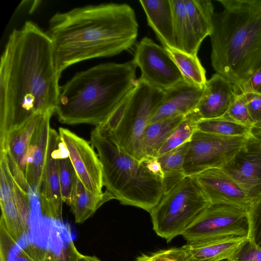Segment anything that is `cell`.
Instances as JSON below:
<instances>
[{
  "label": "cell",
  "instance_id": "14",
  "mask_svg": "<svg viewBox=\"0 0 261 261\" xmlns=\"http://www.w3.org/2000/svg\"><path fill=\"white\" fill-rule=\"evenodd\" d=\"M61 142L59 133L51 128L49 154L39 191L42 214L47 218L58 221L62 220L63 202L57 154Z\"/></svg>",
  "mask_w": 261,
  "mask_h": 261
},
{
  "label": "cell",
  "instance_id": "22",
  "mask_svg": "<svg viewBox=\"0 0 261 261\" xmlns=\"http://www.w3.org/2000/svg\"><path fill=\"white\" fill-rule=\"evenodd\" d=\"M114 199L106 190L96 194L88 190L77 177L73 196L69 205L74 216L75 222L81 223L92 216L106 202Z\"/></svg>",
  "mask_w": 261,
  "mask_h": 261
},
{
  "label": "cell",
  "instance_id": "40",
  "mask_svg": "<svg viewBox=\"0 0 261 261\" xmlns=\"http://www.w3.org/2000/svg\"><path fill=\"white\" fill-rule=\"evenodd\" d=\"M76 261H100L95 256L85 255L80 253Z\"/></svg>",
  "mask_w": 261,
  "mask_h": 261
},
{
  "label": "cell",
  "instance_id": "39",
  "mask_svg": "<svg viewBox=\"0 0 261 261\" xmlns=\"http://www.w3.org/2000/svg\"><path fill=\"white\" fill-rule=\"evenodd\" d=\"M142 161L145 164L148 169L162 181L163 173L157 158L147 157Z\"/></svg>",
  "mask_w": 261,
  "mask_h": 261
},
{
  "label": "cell",
  "instance_id": "32",
  "mask_svg": "<svg viewBox=\"0 0 261 261\" xmlns=\"http://www.w3.org/2000/svg\"><path fill=\"white\" fill-rule=\"evenodd\" d=\"M222 117L248 127H254L243 93L238 94Z\"/></svg>",
  "mask_w": 261,
  "mask_h": 261
},
{
  "label": "cell",
  "instance_id": "15",
  "mask_svg": "<svg viewBox=\"0 0 261 261\" xmlns=\"http://www.w3.org/2000/svg\"><path fill=\"white\" fill-rule=\"evenodd\" d=\"M238 94L234 85L216 73L207 80L201 97L192 113L197 121L222 117Z\"/></svg>",
  "mask_w": 261,
  "mask_h": 261
},
{
  "label": "cell",
  "instance_id": "10",
  "mask_svg": "<svg viewBox=\"0 0 261 261\" xmlns=\"http://www.w3.org/2000/svg\"><path fill=\"white\" fill-rule=\"evenodd\" d=\"M141 70L139 80L164 91L184 80L167 49L147 37L137 44L134 58Z\"/></svg>",
  "mask_w": 261,
  "mask_h": 261
},
{
  "label": "cell",
  "instance_id": "12",
  "mask_svg": "<svg viewBox=\"0 0 261 261\" xmlns=\"http://www.w3.org/2000/svg\"><path fill=\"white\" fill-rule=\"evenodd\" d=\"M222 168L253 200L261 194V141L252 135Z\"/></svg>",
  "mask_w": 261,
  "mask_h": 261
},
{
  "label": "cell",
  "instance_id": "31",
  "mask_svg": "<svg viewBox=\"0 0 261 261\" xmlns=\"http://www.w3.org/2000/svg\"><path fill=\"white\" fill-rule=\"evenodd\" d=\"M55 243L53 245L51 240L48 238V246L45 248V261H76L80 252L76 248L70 236L66 238L62 237V233L58 232V245L56 231H52Z\"/></svg>",
  "mask_w": 261,
  "mask_h": 261
},
{
  "label": "cell",
  "instance_id": "25",
  "mask_svg": "<svg viewBox=\"0 0 261 261\" xmlns=\"http://www.w3.org/2000/svg\"><path fill=\"white\" fill-rule=\"evenodd\" d=\"M185 116L173 117L147 125L143 137L146 158H157L159 150Z\"/></svg>",
  "mask_w": 261,
  "mask_h": 261
},
{
  "label": "cell",
  "instance_id": "18",
  "mask_svg": "<svg viewBox=\"0 0 261 261\" xmlns=\"http://www.w3.org/2000/svg\"><path fill=\"white\" fill-rule=\"evenodd\" d=\"M45 113L36 114L24 123L9 132L4 141L0 143V153L8 154L20 169L25 177L29 149Z\"/></svg>",
  "mask_w": 261,
  "mask_h": 261
},
{
  "label": "cell",
  "instance_id": "29",
  "mask_svg": "<svg viewBox=\"0 0 261 261\" xmlns=\"http://www.w3.org/2000/svg\"><path fill=\"white\" fill-rule=\"evenodd\" d=\"M198 130L228 137H249L252 128L226 119L223 117L203 119L196 122Z\"/></svg>",
  "mask_w": 261,
  "mask_h": 261
},
{
  "label": "cell",
  "instance_id": "42",
  "mask_svg": "<svg viewBox=\"0 0 261 261\" xmlns=\"http://www.w3.org/2000/svg\"><path fill=\"white\" fill-rule=\"evenodd\" d=\"M137 261H156L150 257V256L143 254L137 258Z\"/></svg>",
  "mask_w": 261,
  "mask_h": 261
},
{
  "label": "cell",
  "instance_id": "27",
  "mask_svg": "<svg viewBox=\"0 0 261 261\" xmlns=\"http://www.w3.org/2000/svg\"><path fill=\"white\" fill-rule=\"evenodd\" d=\"M0 204L2 211L1 219L9 234L17 243L30 228L31 212L18 206L13 198Z\"/></svg>",
  "mask_w": 261,
  "mask_h": 261
},
{
  "label": "cell",
  "instance_id": "28",
  "mask_svg": "<svg viewBox=\"0 0 261 261\" xmlns=\"http://www.w3.org/2000/svg\"><path fill=\"white\" fill-rule=\"evenodd\" d=\"M57 154L62 198L63 202L69 206L78 176L70 159L68 151L62 141L57 148Z\"/></svg>",
  "mask_w": 261,
  "mask_h": 261
},
{
  "label": "cell",
  "instance_id": "1",
  "mask_svg": "<svg viewBox=\"0 0 261 261\" xmlns=\"http://www.w3.org/2000/svg\"><path fill=\"white\" fill-rule=\"evenodd\" d=\"M0 65L1 143L36 114L55 112L61 73L50 38L31 21L11 32Z\"/></svg>",
  "mask_w": 261,
  "mask_h": 261
},
{
  "label": "cell",
  "instance_id": "20",
  "mask_svg": "<svg viewBox=\"0 0 261 261\" xmlns=\"http://www.w3.org/2000/svg\"><path fill=\"white\" fill-rule=\"evenodd\" d=\"M173 17L176 48L196 55L201 42L198 39L188 16L184 0H170Z\"/></svg>",
  "mask_w": 261,
  "mask_h": 261
},
{
  "label": "cell",
  "instance_id": "2",
  "mask_svg": "<svg viewBox=\"0 0 261 261\" xmlns=\"http://www.w3.org/2000/svg\"><path fill=\"white\" fill-rule=\"evenodd\" d=\"M60 73L68 67L91 59L111 57L136 42L138 23L126 4H101L57 12L46 32Z\"/></svg>",
  "mask_w": 261,
  "mask_h": 261
},
{
  "label": "cell",
  "instance_id": "3",
  "mask_svg": "<svg viewBox=\"0 0 261 261\" xmlns=\"http://www.w3.org/2000/svg\"><path fill=\"white\" fill-rule=\"evenodd\" d=\"M210 35L211 64L237 93L261 64V0H218Z\"/></svg>",
  "mask_w": 261,
  "mask_h": 261
},
{
  "label": "cell",
  "instance_id": "8",
  "mask_svg": "<svg viewBox=\"0 0 261 261\" xmlns=\"http://www.w3.org/2000/svg\"><path fill=\"white\" fill-rule=\"evenodd\" d=\"M247 210L230 204H211L182 234L187 243L228 241L247 238Z\"/></svg>",
  "mask_w": 261,
  "mask_h": 261
},
{
  "label": "cell",
  "instance_id": "24",
  "mask_svg": "<svg viewBox=\"0 0 261 261\" xmlns=\"http://www.w3.org/2000/svg\"><path fill=\"white\" fill-rule=\"evenodd\" d=\"M184 3L195 35L202 42L213 31L214 6L209 0H184Z\"/></svg>",
  "mask_w": 261,
  "mask_h": 261
},
{
  "label": "cell",
  "instance_id": "7",
  "mask_svg": "<svg viewBox=\"0 0 261 261\" xmlns=\"http://www.w3.org/2000/svg\"><path fill=\"white\" fill-rule=\"evenodd\" d=\"M193 176H187L150 213L153 229L170 242L190 227L211 204Z\"/></svg>",
  "mask_w": 261,
  "mask_h": 261
},
{
  "label": "cell",
  "instance_id": "17",
  "mask_svg": "<svg viewBox=\"0 0 261 261\" xmlns=\"http://www.w3.org/2000/svg\"><path fill=\"white\" fill-rule=\"evenodd\" d=\"M54 111L46 113L35 132L27 154L25 177L31 190L39 191L50 147V120Z\"/></svg>",
  "mask_w": 261,
  "mask_h": 261
},
{
  "label": "cell",
  "instance_id": "9",
  "mask_svg": "<svg viewBox=\"0 0 261 261\" xmlns=\"http://www.w3.org/2000/svg\"><path fill=\"white\" fill-rule=\"evenodd\" d=\"M248 138L224 137L197 129L189 141L185 158L183 168L186 176L223 167L241 148Z\"/></svg>",
  "mask_w": 261,
  "mask_h": 261
},
{
  "label": "cell",
  "instance_id": "30",
  "mask_svg": "<svg viewBox=\"0 0 261 261\" xmlns=\"http://www.w3.org/2000/svg\"><path fill=\"white\" fill-rule=\"evenodd\" d=\"M196 122L192 112L186 115L161 147L157 157L189 142L197 129Z\"/></svg>",
  "mask_w": 261,
  "mask_h": 261
},
{
  "label": "cell",
  "instance_id": "34",
  "mask_svg": "<svg viewBox=\"0 0 261 261\" xmlns=\"http://www.w3.org/2000/svg\"><path fill=\"white\" fill-rule=\"evenodd\" d=\"M228 261H261V247L248 237L245 238Z\"/></svg>",
  "mask_w": 261,
  "mask_h": 261
},
{
  "label": "cell",
  "instance_id": "26",
  "mask_svg": "<svg viewBox=\"0 0 261 261\" xmlns=\"http://www.w3.org/2000/svg\"><path fill=\"white\" fill-rule=\"evenodd\" d=\"M176 63L184 80L189 84L204 87L207 81L205 70L197 55H191L176 48L165 47Z\"/></svg>",
  "mask_w": 261,
  "mask_h": 261
},
{
  "label": "cell",
  "instance_id": "21",
  "mask_svg": "<svg viewBox=\"0 0 261 261\" xmlns=\"http://www.w3.org/2000/svg\"><path fill=\"white\" fill-rule=\"evenodd\" d=\"M244 239L194 242L183 246L191 261H220L228 260Z\"/></svg>",
  "mask_w": 261,
  "mask_h": 261
},
{
  "label": "cell",
  "instance_id": "13",
  "mask_svg": "<svg viewBox=\"0 0 261 261\" xmlns=\"http://www.w3.org/2000/svg\"><path fill=\"white\" fill-rule=\"evenodd\" d=\"M212 204L238 206L248 211L252 200L222 168H213L195 175Z\"/></svg>",
  "mask_w": 261,
  "mask_h": 261
},
{
  "label": "cell",
  "instance_id": "33",
  "mask_svg": "<svg viewBox=\"0 0 261 261\" xmlns=\"http://www.w3.org/2000/svg\"><path fill=\"white\" fill-rule=\"evenodd\" d=\"M247 212L249 221L248 238L261 247V194L252 200Z\"/></svg>",
  "mask_w": 261,
  "mask_h": 261
},
{
  "label": "cell",
  "instance_id": "16",
  "mask_svg": "<svg viewBox=\"0 0 261 261\" xmlns=\"http://www.w3.org/2000/svg\"><path fill=\"white\" fill-rule=\"evenodd\" d=\"M204 87L186 82L178 83L165 91L163 99L149 123L179 116H186L197 106Z\"/></svg>",
  "mask_w": 261,
  "mask_h": 261
},
{
  "label": "cell",
  "instance_id": "35",
  "mask_svg": "<svg viewBox=\"0 0 261 261\" xmlns=\"http://www.w3.org/2000/svg\"><path fill=\"white\" fill-rule=\"evenodd\" d=\"M0 203H3L13 198L14 189V181L4 155H0Z\"/></svg>",
  "mask_w": 261,
  "mask_h": 261
},
{
  "label": "cell",
  "instance_id": "5",
  "mask_svg": "<svg viewBox=\"0 0 261 261\" xmlns=\"http://www.w3.org/2000/svg\"><path fill=\"white\" fill-rule=\"evenodd\" d=\"M90 143L97 151L106 191L121 204L150 213L164 194L161 179L142 161L95 129L91 133Z\"/></svg>",
  "mask_w": 261,
  "mask_h": 261
},
{
  "label": "cell",
  "instance_id": "41",
  "mask_svg": "<svg viewBox=\"0 0 261 261\" xmlns=\"http://www.w3.org/2000/svg\"><path fill=\"white\" fill-rule=\"evenodd\" d=\"M251 134L253 136L261 141V127H252Z\"/></svg>",
  "mask_w": 261,
  "mask_h": 261
},
{
  "label": "cell",
  "instance_id": "36",
  "mask_svg": "<svg viewBox=\"0 0 261 261\" xmlns=\"http://www.w3.org/2000/svg\"><path fill=\"white\" fill-rule=\"evenodd\" d=\"M150 257L156 261H191L184 246L160 250Z\"/></svg>",
  "mask_w": 261,
  "mask_h": 261
},
{
  "label": "cell",
  "instance_id": "43",
  "mask_svg": "<svg viewBox=\"0 0 261 261\" xmlns=\"http://www.w3.org/2000/svg\"><path fill=\"white\" fill-rule=\"evenodd\" d=\"M220 261H228L227 259H225V260H220Z\"/></svg>",
  "mask_w": 261,
  "mask_h": 261
},
{
  "label": "cell",
  "instance_id": "19",
  "mask_svg": "<svg viewBox=\"0 0 261 261\" xmlns=\"http://www.w3.org/2000/svg\"><path fill=\"white\" fill-rule=\"evenodd\" d=\"M148 25L164 47L176 48L170 0H140Z\"/></svg>",
  "mask_w": 261,
  "mask_h": 261
},
{
  "label": "cell",
  "instance_id": "37",
  "mask_svg": "<svg viewBox=\"0 0 261 261\" xmlns=\"http://www.w3.org/2000/svg\"><path fill=\"white\" fill-rule=\"evenodd\" d=\"M249 113L253 123V127H261V93L245 92Z\"/></svg>",
  "mask_w": 261,
  "mask_h": 261
},
{
  "label": "cell",
  "instance_id": "38",
  "mask_svg": "<svg viewBox=\"0 0 261 261\" xmlns=\"http://www.w3.org/2000/svg\"><path fill=\"white\" fill-rule=\"evenodd\" d=\"M245 92L261 93V64L239 90V94Z\"/></svg>",
  "mask_w": 261,
  "mask_h": 261
},
{
  "label": "cell",
  "instance_id": "11",
  "mask_svg": "<svg viewBox=\"0 0 261 261\" xmlns=\"http://www.w3.org/2000/svg\"><path fill=\"white\" fill-rule=\"evenodd\" d=\"M59 134L82 182L93 193L102 194L104 186L102 167L93 147L86 140L67 128L60 127Z\"/></svg>",
  "mask_w": 261,
  "mask_h": 261
},
{
  "label": "cell",
  "instance_id": "6",
  "mask_svg": "<svg viewBox=\"0 0 261 261\" xmlns=\"http://www.w3.org/2000/svg\"><path fill=\"white\" fill-rule=\"evenodd\" d=\"M165 92L138 79L125 100L95 128L140 161L146 158L143 146L145 128L161 103Z\"/></svg>",
  "mask_w": 261,
  "mask_h": 261
},
{
  "label": "cell",
  "instance_id": "4",
  "mask_svg": "<svg viewBox=\"0 0 261 261\" xmlns=\"http://www.w3.org/2000/svg\"><path fill=\"white\" fill-rule=\"evenodd\" d=\"M133 60L106 63L76 73L60 87L55 113L67 124L97 126L129 95L138 83Z\"/></svg>",
  "mask_w": 261,
  "mask_h": 261
},
{
  "label": "cell",
  "instance_id": "23",
  "mask_svg": "<svg viewBox=\"0 0 261 261\" xmlns=\"http://www.w3.org/2000/svg\"><path fill=\"white\" fill-rule=\"evenodd\" d=\"M189 146V142L157 157L163 173L162 185L164 194L186 176L183 166Z\"/></svg>",
  "mask_w": 261,
  "mask_h": 261
}]
</instances>
